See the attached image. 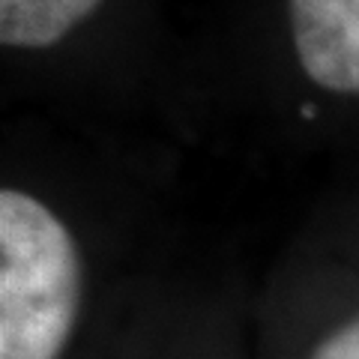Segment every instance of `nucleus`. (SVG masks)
<instances>
[{"label":"nucleus","mask_w":359,"mask_h":359,"mask_svg":"<svg viewBox=\"0 0 359 359\" xmlns=\"http://www.w3.org/2000/svg\"><path fill=\"white\" fill-rule=\"evenodd\" d=\"M81 309L69 228L21 189L0 192V359H60Z\"/></svg>","instance_id":"1"},{"label":"nucleus","mask_w":359,"mask_h":359,"mask_svg":"<svg viewBox=\"0 0 359 359\" xmlns=\"http://www.w3.org/2000/svg\"><path fill=\"white\" fill-rule=\"evenodd\" d=\"M290 30L314 84L359 96V0H290Z\"/></svg>","instance_id":"2"},{"label":"nucleus","mask_w":359,"mask_h":359,"mask_svg":"<svg viewBox=\"0 0 359 359\" xmlns=\"http://www.w3.org/2000/svg\"><path fill=\"white\" fill-rule=\"evenodd\" d=\"M102 0H0V39L9 48H48Z\"/></svg>","instance_id":"3"},{"label":"nucleus","mask_w":359,"mask_h":359,"mask_svg":"<svg viewBox=\"0 0 359 359\" xmlns=\"http://www.w3.org/2000/svg\"><path fill=\"white\" fill-rule=\"evenodd\" d=\"M309 359H359V318L323 339Z\"/></svg>","instance_id":"4"}]
</instances>
